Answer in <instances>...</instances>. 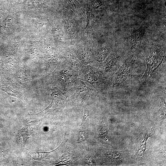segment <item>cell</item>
Returning <instances> with one entry per match:
<instances>
[{
  "label": "cell",
  "mask_w": 166,
  "mask_h": 166,
  "mask_svg": "<svg viewBox=\"0 0 166 166\" xmlns=\"http://www.w3.org/2000/svg\"><path fill=\"white\" fill-rule=\"evenodd\" d=\"M146 69L145 62L136 53L129 54L117 71L109 79L115 90L126 91L139 84Z\"/></svg>",
  "instance_id": "6da1fadb"
},
{
  "label": "cell",
  "mask_w": 166,
  "mask_h": 166,
  "mask_svg": "<svg viewBox=\"0 0 166 166\" xmlns=\"http://www.w3.org/2000/svg\"><path fill=\"white\" fill-rule=\"evenodd\" d=\"M145 60L146 69L138 87L147 88L166 81V51L159 45L150 49L149 55Z\"/></svg>",
  "instance_id": "7a4b0ae2"
},
{
  "label": "cell",
  "mask_w": 166,
  "mask_h": 166,
  "mask_svg": "<svg viewBox=\"0 0 166 166\" xmlns=\"http://www.w3.org/2000/svg\"><path fill=\"white\" fill-rule=\"evenodd\" d=\"M124 53L117 50L113 52L107 60L104 66V73L110 78L117 71L127 57Z\"/></svg>",
  "instance_id": "3957f363"
},
{
  "label": "cell",
  "mask_w": 166,
  "mask_h": 166,
  "mask_svg": "<svg viewBox=\"0 0 166 166\" xmlns=\"http://www.w3.org/2000/svg\"><path fill=\"white\" fill-rule=\"evenodd\" d=\"M144 30L141 27L131 34L129 39L128 49L129 54L136 53L144 49Z\"/></svg>",
  "instance_id": "277c9868"
},
{
  "label": "cell",
  "mask_w": 166,
  "mask_h": 166,
  "mask_svg": "<svg viewBox=\"0 0 166 166\" xmlns=\"http://www.w3.org/2000/svg\"><path fill=\"white\" fill-rule=\"evenodd\" d=\"M52 101L50 105L41 112H48L60 107L63 100V97L61 92L56 88L52 89Z\"/></svg>",
  "instance_id": "5b68a950"
},
{
  "label": "cell",
  "mask_w": 166,
  "mask_h": 166,
  "mask_svg": "<svg viewBox=\"0 0 166 166\" xmlns=\"http://www.w3.org/2000/svg\"><path fill=\"white\" fill-rule=\"evenodd\" d=\"M65 4L69 6L80 15L85 16V12L81 5L77 0H64Z\"/></svg>",
  "instance_id": "8992f818"
},
{
  "label": "cell",
  "mask_w": 166,
  "mask_h": 166,
  "mask_svg": "<svg viewBox=\"0 0 166 166\" xmlns=\"http://www.w3.org/2000/svg\"><path fill=\"white\" fill-rule=\"evenodd\" d=\"M0 89L6 92L10 95L18 98H20L22 96L21 92L14 86L10 85L0 86Z\"/></svg>",
  "instance_id": "52a82bcc"
},
{
  "label": "cell",
  "mask_w": 166,
  "mask_h": 166,
  "mask_svg": "<svg viewBox=\"0 0 166 166\" xmlns=\"http://www.w3.org/2000/svg\"><path fill=\"white\" fill-rule=\"evenodd\" d=\"M87 15L88 17V22L86 29L92 27L94 25L95 22V16L93 12L88 7L87 9Z\"/></svg>",
  "instance_id": "ba28073f"
},
{
  "label": "cell",
  "mask_w": 166,
  "mask_h": 166,
  "mask_svg": "<svg viewBox=\"0 0 166 166\" xmlns=\"http://www.w3.org/2000/svg\"><path fill=\"white\" fill-rule=\"evenodd\" d=\"M108 129L107 125L104 124L101 125L99 130V134L100 137L104 140L108 139Z\"/></svg>",
  "instance_id": "9c48e42d"
},
{
  "label": "cell",
  "mask_w": 166,
  "mask_h": 166,
  "mask_svg": "<svg viewBox=\"0 0 166 166\" xmlns=\"http://www.w3.org/2000/svg\"><path fill=\"white\" fill-rule=\"evenodd\" d=\"M109 53V50L107 48H103L100 51L98 55L97 61L101 63L106 58Z\"/></svg>",
  "instance_id": "30bf717a"
},
{
  "label": "cell",
  "mask_w": 166,
  "mask_h": 166,
  "mask_svg": "<svg viewBox=\"0 0 166 166\" xmlns=\"http://www.w3.org/2000/svg\"><path fill=\"white\" fill-rule=\"evenodd\" d=\"M87 134L85 132L81 131L78 134V142H82L85 141L87 138Z\"/></svg>",
  "instance_id": "8fae6325"
},
{
  "label": "cell",
  "mask_w": 166,
  "mask_h": 166,
  "mask_svg": "<svg viewBox=\"0 0 166 166\" xmlns=\"http://www.w3.org/2000/svg\"><path fill=\"white\" fill-rule=\"evenodd\" d=\"M92 3L93 6L96 9L100 8L102 6L100 0H92Z\"/></svg>",
  "instance_id": "7c38bea8"
},
{
  "label": "cell",
  "mask_w": 166,
  "mask_h": 166,
  "mask_svg": "<svg viewBox=\"0 0 166 166\" xmlns=\"http://www.w3.org/2000/svg\"><path fill=\"white\" fill-rule=\"evenodd\" d=\"M89 116V113L88 110H85L84 111V116L82 120L80 126L81 127L83 125L87 117Z\"/></svg>",
  "instance_id": "4fadbf2b"
}]
</instances>
